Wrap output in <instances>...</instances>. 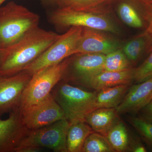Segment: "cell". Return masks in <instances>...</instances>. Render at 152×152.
Here are the masks:
<instances>
[{"label":"cell","mask_w":152,"mask_h":152,"mask_svg":"<svg viewBox=\"0 0 152 152\" xmlns=\"http://www.w3.org/2000/svg\"><path fill=\"white\" fill-rule=\"evenodd\" d=\"M129 151L146 152H147V150L142 142L141 139L137 136H132L130 142Z\"/></svg>","instance_id":"27"},{"label":"cell","mask_w":152,"mask_h":152,"mask_svg":"<svg viewBox=\"0 0 152 152\" xmlns=\"http://www.w3.org/2000/svg\"><path fill=\"white\" fill-rule=\"evenodd\" d=\"M20 112L23 123L30 130L43 127L66 119L63 110L51 94L39 102Z\"/></svg>","instance_id":"8"},{"label":"cell","mask_w":152,"mask_h":152,"mask_svg":"<svg viewBox=\"0 0 152 152\" xmlns=\"http://www.w3.org/2000/svg\"><path fill=\"white\" fill-rule=\"evenodd\" d=\"M152 99V77L132 85L124 100L115 108L118 115L138 114Z\"/></svg>","instance_id":"13"},{"label":"cell","mask_w":152,"mask_h":152,"mask_svg":"<svg viewBox=\"0 0 152 152\" xmlns=\"http://www.w3.org/2000/svg\"><path fill=\"white\" fill-rule=\"evenodd\" d=\"M115 152L106 137L94 132L86 139L82 150V152Z\"/></svg>","instance_id":"23"},{"label":"cell","mask_w":152,"mask_h":152,"mask_svg":"<svg viewBox=\"0 0 152 152\" xmlns=\"http://www.w3.org/2000/svg\"><path fill=\"white\" fill-rule=\"evenodd\" d=\"M117 12L120 20L130 27L145 28L146 24L143 15L142 4L139 0H124L117 8Z\"/></svg>","instance_id":"15"},{"label":"cell","mask_w":152,"mask_h":152,"mask_svg":"<svg viewBox=\"0 0 152 152\" xmlns=\"http://www.w3.org/2000/svg\"><path fill=\"white\" fill-rule=\"evenodd\" d=\"M106 55L101 53L76 54L71 56L63 81L72 85L104 70Z\"/></svg>","instance_id":"9"},{"label":"cell","mask_w":152,"mask_h":152,"mask_svg":"<svg viewBox=\"0 0 152 152\" xmlns=\"http://www.w3.org/2000/svg\"><path fill=\"white\" fill-rule=\"evenodd\" d=\"M152 77V47L148 55L144 61L134 71V82L141 83Z\"/></svg>","instance_id":"25"},{"label":"cell","mask_w":152,"mask_h":152,"mask_svg":"<svg viewBox=\"0 0 152 152\" xmlns=\"http://www.w3.org/2000/svg\"><path fill=\"white\" fill-rule=\"evenodd\" d=\"M121 49L106 55L104 62V70L118 72L134 68Z\"/></svg>","instance_id":"22"},{"label":"cell","mask_w":152,"mask_h":152,"mask_svg":"<svg viewBox=\"0 0 152 152\" xmlns=\"http://www.w3.org/2000/svg\"><path fill=\"white\" fill-rule=\"evenodd\" d=\"M6 1H7V0H0V7L3 5V4H4Z\"/></svg>","instance_id":"32"},{"label":"cell","mask_w":152,"mask_h":152,"mask_svg":"<svg viewBox=\"0 0 152 152\" xmlns=\"http://www.w3.org/2000/svg\"><path fill=\"white\" fill-rule=\"evenodd\" d=\"M118 116L115 108L96 109L88 114L85 122L94 132L105 137L119 118Z\"/></svg>","instance_id":"16"},{"label":"cell","mask_w":152,"mask_h":152,"mask_svg":"<svg viewBox=\"0 0 152 152\" xmlns=\"http://www.w3.org/2000/svg\"><path fill=\"white\" fill-rule=\"evenodd\" d=\"M131 86L119 85L96 91V109H115L122 102Z\"/></svg>","instance_id":"18"},{"label":"cell","mask_w":152,"mask_h":152,"mask_svg":"<svg viewBox=\"0 0 152 152\" xmlns=\"http://www.w3.org/2000/svg\"><path fill=\"white\" fill-rule=\"evenodd\" d=\"M0 52H1V48H0Z\"/></svg>","instance_id":"33"},{"label":"cell","mask_w":152,"mask_h":152,"mask_svg":"<svg viewBox=\"0 0 152 152\" xmlns=\"http://www.w3.org/2000/svg\"><path fill=\"white\" fill-rule=\"evenodd\" d=\"M28 131L19 108L10 112L6 119L0 118V152H15Z\"/></svg>","instance_id":"12"},{"label":"cell","mask_w":152,"mask_h":152,"mask_svg":"<svg viewBox=\"0 0 152 152\" xmlns=\"http://www.w3.org/2000/svg\"><path fill=\"white\" fill-rule=\"evenodd\" d=\"M42 149V148L39 147H26L18 149L16 152H38Z\"/></svg>","instance_id":"29"},{"label":"cell","mask_w":152,"mask_h":152,"mask_svg":"<svg viewBox=\"0 0 152 152\" xmlns=\"http://www.w3.org/2000/svg\"><path fill=\"white\" fill-rule=\"evenodd\" d=\"M70 57L33 74L22 94L20 110L39 102L50 94L55 86L62 80Z\"/></svg>","instance_id":"5"},{"label":"cell","mask_w":152,"mask_h":152,"mask_svg":"<svg viewBox=\"0 0 152 152\" xmlns=\"http://www.w3.org/2000/svg\"><path fill=\"white\" fill-rule=\"evenodd\" d=\"M51 94L63 110L70 124L84 121L90 112L96 109V91H88L61 80Z\"/></svg>","instance_id":"3"},{"label":"cell","mask_w":152,"mask_h":152,"mask_svg":"<svg viewBox=\"0 0 152 152\" xmlns=\"http://www.w3.org/2000/svg\"><path fill=\"white\" fill-rule=\"evenodd\" d=\"M129 121L138 133L142 140L149 148L152 150V124L139 117H131Z\"/></svg>","instance_id":"24"},{"label":"cell","mask_w":152,"mask_h":152,"mask_svg":"<svg viewBox=\"0 0 152 152\" xmlns=\"http://www.w3.org/2000/svg\"><path fill=\"white\" fill-rule=\"evenodd\" d=\"M94 132L84 121H77L70 124L66 137L68 152H82L86 139Z\"/></svg>","instance_id":"20"},{"label":"cell","mask_w":152,"mask_h":152,"mask_svg":"<svg viewBox=\"0 0 152 152\" xmlns=\"http://www.w3.org/2000/svg\"><path fill=\"white\" fill-rule=\"evenodd\" d=\"M105 137L115 152L129 151L132 136L129 135L125 124L119 118L110 129Z\"/></svg>","instance_id":"21"},{"label":"cell","mask_w":152,"mask_h":152,"mask_svg":"<svg viewBox=\"0 0 152 152\" xmlns=\"http://www.w3.org/2000/svg\"><path fill=\"white\" fill-rule=\"evenodd\" d=\"M45 2L50 4L56 5L58 7L59 0H42Z\"/></svg>","instance_id":"30"},{"label":"cell","mask_w":152,"mask_h":152,"mask_svg":"<svg viewBox=\"0 0 152 152\" xmlns=\"http://www.w3.org/2000/svg\"><path fill=\"white\" fill-rule=\"evenodd\" d=\"M60 34L38 26L0 52V76L18 73L45 52Z\"/></svg>","instance_id":"1"},{"label":"cell","mask_w":152,"mask_h":152,"mask_svg":"<svg viewBox=\"0 0 152 152\" xmlns=\"http://www.w3.org/2000/svg\"><path fill=\"white\" fill-rule=\"evenodd\" d=\"M32 76L25 71L8 77L0 76V118L19 108L23 93Z\"/></svg>","instance_id":"10"},{"label":"cell","mask_w":152,"mask_h":152,"mask_svg":"<svg viewBox=\"0 0 152 152\" xmlns=\"http://www.w3.org/2000/svg\"><path fill=\"white\" fill-rule=\"evenodd\" d=\"M113 0H59L58 7L109 15Z\"/></svg>","instance_id":"19"},{"label":"cell","mask_w":152,"mask_h":152,"mask_svg":"<svg viewBox=\"0 0 152 152\" xmlns=\"http://www.w3.org/2000/svg\"><path fill=\"white\" fill-rule=\"evenodd\" d=\"M104 31L83 28L77 44L76 54L101 53L107 55L122 48L118 39Z\"/></svg>","instance_id":"11"},{"label":"cell","mask_w":152,"mask_h":152,"mask_svg":"<svg viewBox=\"0 0 152 152\" xmlns=\"http://www.w3.org/2000/svg\"><path fill=\"white\" fill-rule=\"evenodd\" d=\"M142 4L143 18L146 24L145 30L152 37V5L146 4L143 3Z\"/></svg>","instance_id":"26"},{"label":"cell","mask_w":152,"mask_h":152,"mask_svg":"<svg viewBox=\"0 0 152 152\" xmlns=\"http://www.w3.org/2000/svg\"><path fill=\"white\" fill-rule=\"evenodd\" d=\"M135 68L118 72L101 71L83 80L77 86L98 91L119 85H132L134 82Z\"/></svg>","instance_id":"14"},{"label":"cell","mask_w":152,"mask_h":152,"mask_svg":"<svg viewBox=\"0 0 152 152\" xmlns=\"http://www.w3.org/2000/svg\"><path fill=\"white\" fill-rule=\"evenodd\" d=\"M50 23L57 30L72 27L90 28L118 35L120 29L109 16L104 15L58 7L49 15Z\"/></svg>","instance_id":"4"},{"label":"cell","mask_w":152,"mask_h":152,"mask_svg":"<svg viewBox=\"0 0 152 152\" xmlns=\"http://www.w3.org/2000/svg\"><path fill=\"white\" fill-rule=\"evenodd\" d=\"M82 29L83 28L80 27H72L68 29L23 71L33 75L42 69L58 64L75 54Z\"/></svg>","instance_id":"6"},{"label":"cell","mask_w":152,"mask_h":152,"mask_svg":"<svg viewBox=\"0 0 152 152\" xmlns=\"http://www.w3.org/2000/svg\"><path fill=\"white\" fill-rule=\"evenodd\" d=\"M138 115L144 121L152 124V99L139 111Z\"/></svg>","instance_id":"28"},{"label":"cell","mask_w":152,"mask_h":152,"mask_svg":"<svg viewBox=\"0 0 152 152\" xmlns=\"http://www.w3.org/2000/svg\"><path fill=\"white\" fill-rule=\"evenodd\" d=\"M143 4L152 5V0H139Z\"/></svg>","instance_id":"31"},{"label":"cell","mask_w":152,"mask_h":152,"mask_svg":"<svg viewBox=\"0 0 152 152\" xmlns=\"http://www.w3.org/2000/svg\"><path fill=\"white\" fill-rule=\"evenodd\" d=\"M39 16L13 1L0 7V48L16 42L39 26Z\"/></svg>","instance_id":"2"},{"label":"cell","mask_w":152,"mask_h":152,"mask_svg":"<svg viewBox=\"0 0 152 152\" xmlns=\"http://www.w3.org/2000/svg\"><path fill=\"white\" fill-rule=\"evenodd\" d=\"M152 47V37L146 30L132 38L122 48L123 51L133 65L135 66Z\"/></svg>","instance_id":"17"},{"label":"cell","mask_w":152,"mask_h":152,"mask_svg":"<svg viewBox=\"0 0 152 152\" xmlns=\"http://www.w3.org/2000/svg\"><path fill=\"white\" fill-rule=\"evenodd\" d=\"M70 123L66 119L34 130H29L16 150L23 147L46 148L56 152H68L66 137Z\"/></svg>","instance_id":"7"}]
</instances>
